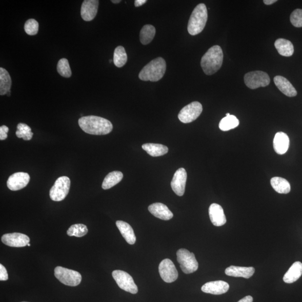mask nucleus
<instances>
[{
	"label": "nucleus",
	"mask_w": 302,
	"mask_h": 302,
	"mask_svg": "<svg viewBox=\"0 0 302 302\" xmlns=\"http://www.w3.org/2000/svg\"><path fill=\"white\" fill-rule=\"evenodd\" d=\"M79 124L83 131L93 135H106L112 131V123L105 118L95 116L80 118Z\"/></svg>",
	"instance_id": "nucleus-1"
},
{
	"label": "nucleus",
	"mask_w": 302,
	"mask_h": 302,
	"mask_svg": "<svg viewBox=\"0 0 302 302\" xmlns=\"http://www.w3.org/2000/svg\"><path fill=\"white\" fill-rule=\"evenodd\" d=\"M223 60L222 49L219 45H214L202 57L201 65L205 74L212 75L220 70Z\"/></svg>",
	"instance_id": "nucleus-2"
},
{
	"label": "nucleus",
	"mask_w": 302,
	"mask_h": 302,
	"mask_svg": "<svg viewBox=\"0 0 302 302\" xmlns=\"http://www.w3.org/2000/svg\"><path fill=\"white\" fill-rule=\"evenodd\" d=\"M166 70V61L162 57H158L142 68L139 77L142 81L157 82L163 77Z\"/></svg>",
	"instance_id": "nucleus-3"
},
{
	"label": "nucleus",
	"mask_w": 302,
	"mask_h": 302,
	"mask_svg": "<svg viewBox=\"0 0 302 302\" xmlns=\"http://www.w3.org/2000/svg\"><path fill=\"white\" fill-rule=\"evenodd\" d=\"M208 20V11L204 3H200L194 9L189 19L188 25L189 33L196 36L205 28Z\"/></svg>",
	"instance_id": "nucleus-4"
},
{
	"label": "nucleus",
	"mask_w": 302,
	"mask_h": 302,
	"mask_svg": "<svg viewBox=\"0 0 302 302\" xmlns=\"http://www.w3.org/2000/svg\"><path fill=\"white\" fill-rule=\"evenodd\" d=\"M177 261L183 273L192 274L198 269V262L193 252L185 248H181L177 252Z\"/></svg>",
	"instance_id": "nucleus-5"
},
{
	"label": "nucleus",
	"mask_w": 302,
	"mask_h": 302,
	"mask_svg": "<svg viewBox=\"0 0 302 302\" xmlns=\"http://www.w3.org/2000/svg\"><path fill=\"white\" fill-rule=\"evenodd\" d=\"M55 275L60 282L68 286H77L80 284L82 280L81 275L78 271L61 266L56 267Z\"/></svg>",
	"instance_id": "nucleus-6"
},
{
	"label": "nucleus",
	"mask_w": 302,
	"mask_h": 302,
	"mask_svg": "<svg viewBox=\"0 0 302 302\" xmlns=\"http://www.w3.org/2000/svg\"><path fill=\"white\" fill-rule=\"evenodd\" d=\"M70 178L67 177H61L57 179L49 193L51 200L56 201L64 200L70 191Z\"/></svg>",
	"instance_id": "nucleus-7"
},
{
	"label": "nucleus",
	"mask_w": 302,
	"mask_h": 302,
	"mask_svg": "<svg viewBox=\"0 0 302 302\" xmlns=\"http://www.w3.org/2000/svg\"><path fill=\"white\" fill-rule=\"evenodd\" d=\"M244 83L251 89H258L261 87H266L269 85L270 79L268 74L265 72L255 71L248 72L244 77Z\"/></svg>",
	"instance_id": "nucleus-8"
},
{
	"label": "nucleus",
	"mask_w": 302,
	"mask_h": 302,
	"mask_svg": "<svg viewBox=\"0 0 302 302\" xmlns=\"http://www.w3.org/2000/svg\"><path fill=\"white\" fill-rule=\"evenodd\" d=\"M114 280L121 289L133 294H137L139 289L133 278L128 273L122 270H114L112 273Z\"/></svg>",
	"instance_id": "nucleus-9"
},
{
	"label": "nucleus",
	"mask_w": 302,
	"mask_h": 302,
	"mask_svg": "<svg viewBox=\"0 0 302 302\" xmlns=\"http://www.w3.org/2000/svg\"><path fill=\"white\" fill-rule=\"evenodd\" d=\"M202 106L200 102L194 101L183 107L179 113L178 118L183 123H192L200 116Z\"/></svg>",
	"instance_id": "nucleus-10"
},
{
	"label": "nucleus",
	"mask_w": 302,
	"mask_h": 302,
	"mask_svg": "<svg viewBox=\"0 0 302 302\" xmlns=\"http://www.w3.org/2000/svg\"><path fill=\"white\" fill-rule=\"evenodd\" d=\"M159 270L162 280L168 283L175 282L178 278V270L170 259L163 260L160 263Z\"/></svg>",
	"instance_id": "nucleus-11"
},
{
	"label": "nucleus",
	"mask_w": 302,
	"mask_h": 302,
	"mask_svg": "<svg viewBox=\"0 0 302 302\" xmlns=\"http://www.w3.org/2000/svg\"><path fill=\"white\" fill-rule=\"evenodd\" d=\"M187 173L185 169L180 168L175 173L171 182V188L177 196L181 197L185 193Z\"/></svg>",
	"instance_id": "nucleus-12"
},
{
	"label": "nucleus",
	"mask_w": 302,
	"mask_h": 302,
	"mask_svg": "<svg viewBox=\"0 0 302 302\" xmlns=\"http://www.w3.org/2000/svg\"><path fill=\"white\" fill-rule=\"evenodd\" d=\"M2 242L6 245L14 247H22L28 246L30 239L28 236L21 233H12L3 235Z\"/></svg>",
	"instance_id": "nucleus-13"
},
{
	"label": "nucleus",
	"mask_w": 302,
	"mask_h": 302,
	"mask_svg": "<svg viewBox=\"0 0 302 302\" xmlns=\"http://www.w3.org/2000/svg\"><path fill=\"white\" fill-rule=\"evenodd\" d=\"M30 179V176L28 173L19 172L10 176L7 180V186L12 191L21 190L28 184Z\"/></svg>",
	"instance_id": "nucleus-14"
},
{
	"label": "nucleus",
	"mask_w": 302,
	"mask_h": 302,
	"mask_svg": "<svg viewBox=\"0 0 302 302\" xmlns=\"http://www.w3.org/2000/svg\"><path fill=\"white\" fill-rule=\"evenodd\" d=\"M99 1L98 0H85L82 3L81 15L83 20H93L98 13Z\"/></svg>",
	"instance_id": "nucleus-15"
},
{
	"label": "nucleus",
	"mask_w": 302,
	"mask_h": 302,
	"mask_svg": "<svg viewBox=\"0 0 302 302\" xmlns=\"http://www.w3.org/2000/svg\"><path fill=\"white\" fill-rule=\"evenodd\" d=\"M229 285L227 282L218 281L206 282L202 286L201 290L206 293L221 295L228 292Z\"/></svg>",
	"instance_id": "nucleus-16"
},
{
	"label": "nucleus",
	"mask_w": 302,
	"mask_h": 302,
	"mask_svg": "<svg viewBox=\"0 0 302 302\" xmlns=\"http://www.w3.org/2000/svg\"><path fill=\"white\" fill-rule=\"evenodd\" d=\"M209 215L210 220L215 226L220 227L226 223V217L224 215L223 209L219 204L213 203L210 205Z\"/></svg>",
	"instance_id": "nucleus-17"
},
{
	"label": "nucleus",
	"mask_w": 302,
	"mask_h": 302,
	"mask_svg": "<svg viewBox=\"0 0 302 302\" xmlns=\"http://www.w3.org/2000/svg\"><path fill=\"white\" fill-rule=\"evenodd\" d=\"M148 211L158 219L168 221L173 218V213L167 206L161 202H156L148 206Z\"/></svg>",
	"instance_id": "nucleus-18"
},
{
	"label": "nucleus",
	"mask_w": 302,
	"mask_h": 302,
	"mask_svg": "<svg viewBox=\"0 0 302 302\" xmlns=\"http://www.w3.org/2000/svg\"><path fill=\"white\" fill-rule=\"evenodd\" d=\"M289 143V137L286 133L282 132L276 133L274 139L273 146L278 154H285L288 150Z\"/></svg>",
	"instance_id": "nucleus-19"
},
{
	"label": "nucleus",
	"mask_w": 302,
	"mask_h": 302,
	"mask_svg": "<svg viewBox=\"0 0 302 302\" xmlns=\"http://www.w3.org/2000/svg\"><path fill=\"white\" fill-rule=\"evenodd\" d=\"M275 85L282 94L288 97H296L297 92L288 80L282 76H277L274 79Z\"/></svg>",
	"instance_id": "nucleus-20"
},
{
	"label": "nucleus",
	"mask_w": 302,
	"mask_h": 302,
	"mask_svg": "<svg viewBox=\"0 0 302 302\" xmlns=\"http://www.w3.org/2000/svg\"><path fill=\"white\" fill-rule=\"evenodd\" d=\"M255 271L253 267L231 266L225 270V273L228 276L249 279L254 275Z\"/></svg>",
	"instance_id": "nucleus-21"
},
{
	"label": "nucleus",
	"mask_w": 302,
	"mask_h": 302,
	"mask_svg": "<svg viewBox=\"0 0 302 302\" xmlns=\"http://www.w3.org/2000/svg\"><path fill=\"white\" fill-rule=\"evenodd\" d=\"M116 225L124 239L130 244H134L136 242V237L131 225L122 221H117Z\"/></svg>",
	"instance_id": "nucleus-22"
},
{
	"label": "nucleus",
	"mask_w": 302,
	"mask_h": 302,
	"mask_svg": "<svg viewBox=\"0 0 302 302\" xmlns=\"http://www.w3.org/2000/svg\"><path fill=\"white\" fill-rule=\"evenodd\" d=\"M302 275V263L297 262L290 267L283 277L286 283L291 284L299 280Z\"/></svg>",
	"instance_id": "nucleus-23"
},
{
	"label": "nucleus",
	"mask_w": 302,
	"mask_h": 302,
	"mask_svg": "<svg viewBox=\"0 0 302 302\" xmlns=\"http://www.w3.org/2000/svg\"><path fill=\"white\" fill-rule=\"evenodd\" d=\"M275 47L280 54L282 56L290 57L294 53V46L291 41L280 38L275 41Z\"/></svg>",
	"instance_id": "nucleus-24"
},
{
	"label": "nucleus",
	"mask_w": 302,
	"mask_h": 302,
	"mask_svg": "<svg viewBox=\"0 0 302 302\" xmlns=\"http://www.w3.org/2000/svg\"><path fill=\"white\" fill-rule=\"evenodd\" d=\"M142 148L148 154L152 157L161 156L167 154L169 148L163 144L146 143L142 145Z\"/></svg>",
	"instance_id": "nucleus-25"
},
{
	"label": "nucleus",
	"mask_w": 302,
	"mask_h": 302,
	"mask_svg": "<svg viewBox=\"0 0 302 302\" xmlns=\"http://www.w3.org/2000/svg\"><path fill=\"white\" fill-rule=\"evenodd\" d=\"M123 174L121 171H113L107 175L103 181L102 188L107 190L118 184L123 179Z\"/></svg>",
	"instance_id": "nucleus-26"
},
{
	"label": "nucleus",
	"mask_w": 302,
	"mask_h": 302,
	"mask_svg": "<svg viewBox=\"0 0 302 302\" xmlns=\"http://www.w3.org/2000/svg\"><path fill=\"white\" fill-rule=\"evenodd\" d=\"M12 81L10 75L6 70L0 68V95H6L10 91Z\"/></svg>",
	"instance_id": "nucleus-27"
},
{
	"label": "nucleus",
	"mask_w": 302,
	"mask_h": 302,
	"mask_svg": "<svg viewBox=\"0 0 302 302\" xmlns=\"http://www.w3.org/2000/svg\"><path fill=\"white\" fill-rule=\"evenodd\" d=\"M271 185L276 192L280 194H288L290 192V185L286 179L274 177L271 179Z\"/></svg>",
	"instance_id": "nucleus-28"
},
{
	"label": "nucleus",
	"mask_w": 302,
	"mask_h": 302,
	"mask_svg": "<svg viewBox=\"0 0 302 302\" xmlns=\"http://www.w3.org/2000/svg\"><path fill=\"white\" fill-rule=\"evenodd\" d=\"M156 34V29L152 25H145L140 32V41L143 45L150 43L154 40Z\"/></svg>",
	"instance_id": "nucleus-29"
},
{
	"label": "nucleus",
	"mask_w": 302,
	"mask_h": 302,
	"mask_svg": "<svg viewBox=\"0 0 302 302\" xmlns=\"http://www.w3.org/2000/svg\"><path fill=\"white\" fill-rule=\"evenodd\" d=\"M128 57L125 49L122 46H118L114 52L113 62L117 67H122L127 63Z\"/></svg>",
	"instance_id": "nucleus-30"
},
{
	"label": "nucleus",
	"mask_w": 302,
	"mask_h": 302,
	"mask_svg": "<svg viewBox=\"0 0 302 302\" xmlns=\"http://www.w3.org/2000/svg\"><path fill=\"white\" fill-rule=\"evenodd\" d=\"M240 121L238 118L233 115L226 116L220 121L219 127L221 131H228L238 127Z\"/></svg>",
	"instance_id": "nucleus-31"
},
{
	"label": "nucleus",
	"mask_w": 302,
	"mask_h": 302,
	"mask_svg": "<svg viewBox=\"0 0 302 302\" xmlns=\"http://www.w3.org/2000/svg\"><path fill=\"white\" fill-rule=\"evenodd\" d=\"M88 229L86 225L83 224H76L71 225L69 228L67 234L69 236H75L81 238L87 234Z\"/></svg>",
	"instance_id": "nucleus-32"
},
{
	"label": "nucleus",
	"mask_w": 302,
	"mask_h": 302,
	"mask_svg": "<svg viewBox=\"0 0 302 302\" xmlns=\"http://www.w3.org/2000/svg\"><path fill=\"white\" fill-rule=\"evenodd\" d=\"M17 136L19 139H22L25 141H29L32 139L33 133L29 126L24 123H19L17 125Z\"/></svg>",
	"instance_id": "nucleus-33"
},
{
	"label": "nucleus",
	"mask_w": 302,
	"mask_h": 302,
	"mask_svg": "<svg viewBox=\"0 0 302 302\" xmlns=\"http://www.w3.org/2000/svg\"><path fill=\"white\" fill-rule=\"evenodd\" d=\"M57 71L60 76L69 78L72 75V72L68 60L66 59H60L57 64Z\"/></svg>",
	"instance_id": "nucleus-34"
},
{
	"label": "nucleus",
	"mask_w": 302,
	"mask_h": 302,
	"mask_svg": "<svg viewBox=\"0 0 302 302\" xmlns=\"http://www.w3.org/2000/svg\"><path fill=\"white\" fill-rule=\"evenodd\" d=\"M24 29L26 34L29 36H35L39 30V24L35 19H29L24 25Z\"/></svg>",
	"instance_id": "nucleus-35"
},
{
	"label": "nucleus",
	"mask_w": 302,
	"mask_h": 302,
	"mask_svg": "<svg viewBox=\"0 0 302 302\" xmlns=\"http://www.w3.org/2000/svg\"><path fill=\"white\" fill-rule=\"evenodd\" d=\"M290 22L297 28L302 27V9H296L290 15Z\"/></svg>",
	"instance_id": "nucleus-36"
},
{
	"label": "nucleus",
	"mask_w": 302,
	"mask_h": 302,
	"mask_svg": "<svg viewBox=\"0 0 302 302\" xmlns=\"http://www.w3.org/2000/svg\"><path fill=\"white\" fill-rule=\"evenodd\" d=\"M8 280V274L4 266L0 264V281H6Z\"/></svg>",
	"instance_id": "nucleus-37"
},
{
	"label": "nucleus",
	"mask_w": 302,
	"mask_h": 302,
	"mask_svg": "<svg viewBox=\"0 0 302 302\" xmlns=\"http://www.w3.org/2000/svg\"><path fill=\"white\" fill-rule=\"evenodd\" d=\"M9 132V128L6 125H2L0 127V140H5L7 138V132Z\"/></svg>",
	"instance_id": "nucleus-38"
},
{
	"label": "nucleus",
	"mask_w": 302,
	"mask_h": 302,
	"mask_svg": "<svg viewBox=\"0 0 302 302\" xmlns=\"http://www.w3.org/2000/svg\"><path fill=\"white\" fill-rule=\"evenodd\" d=\"M147 2V0H136L135 1V5L136 7H140L144 4Z\"/></svg>",
	"instance_id": "nucleus-39"
},
{
	"label": "nucleus",
	"mask_w": 302,
	"mask_h": 302,
	"mask_svg": "<svg viewBox=\"0 0 302 302\" xmlns=\"http://www.w3.org/2000/svg\"><path fill=\"white\" fill-rule=\"evenodd\" d=\"M253 302V298L250 296H248L242 298V300H240L238 302Z\"/></svg>",
	"instance_id": "nucleus-40"
},
{
	"label": "nucleus",
	"mask_w": 302,
	"mask_h": 302,
	"mask_svg": "<svg viewBox=\"0 0 302 302\" xmlns=\"http://www.w3.org/2000/svg\"><path fill=\"white\" fill-rule=\"evenodd\" d=\"M277 1V0H264V1H263V2L265 3V5H272L273 3H274Z\"/></svg>",
	"instance_id": "nucleus-41"
},
{
	"label": "nucleus",
	"mask_w": 302,
	"mask_h": 302,
	"mask_svg": "<svg viewBox=\"0 0 302 302\" xmlns=\"http://www.w3.org/2000/svg\"><path fill=\"white\" fill-rule=\"evenodd\" d=\"M112 2L114 3H119L121 1V0H112Z\"/></svg>",
	"instance_id": "nucleus-42"
},
{
	"label": "nucleus",
	"mask_w": 302,
	"mask_h": 302,
	"mask_svg": "<svg viewBox=\"0 0 302 302\" xmlns=\"http://www.w3.org/2000/svg\"><path fill=\"white\" fill-rule=\"evenodd\" d=\"M6 95H7V97H10V95H11V91H9L8 92V93H7V94H6Z\"/></svg>",
	"instance_id": "nucleus-43"
},
{
	"label": "nucleus",
	"mask_w": 302,
	"mask_h": 302,
	"mask_svg": "<svg viewBox=\"0 0 302 302\" xmlns=\"http://www.w3.org/2000/svg\"><path fill=\"white\" fill-rule=\"evenodd\" d=\"M230 116V114L229 113L226 114V116Z\"/></svg>",
	"instance_id": "nucleus-44"
},
{
	"label": "nucleus",
	"mask_w": 302,
	"mask_h": 302,
	"mask_svg": "<svg viewBox=\"0 0 302 302\" xmlns=\"http://www.w3.org/2000/svg\"><path fill=\"white\" fill-rule=\"evenodd\" d=\"M28 246H30V243H28Z\"/></svg>",
	"instance_id": "nucleus-45"
},
{
	"label": "nucleus",
	"mask_w": 302,
	"mask_h": 302,
	"mask_svg": "<svg viewBox=\"0 0 302 302\" xmlns=\"http://www.w3.org/2000/svg\"></svg>",
	"instance_id": "nucleus-46"
}]
</instances>
